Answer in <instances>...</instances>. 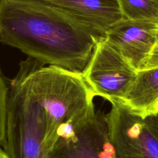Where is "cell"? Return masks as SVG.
<instances>
[{"mask_svg":"<svg viewBox=\"0 0 158 158\" xmlns=\"http://www.w3.org/2000/svg\"><path fill=\"white\" fill-rule=\"evenodd\" d=\"M2 146L10 158H54L59 130L93 106L81 72L29 57L10 81Z\"/></svg>","mask_w":158,"mask_h":158,"instance_id":"6da1fadb","label":"cell"},{"mask_svg":"<svg viewBox=\"0 0 158 158\" xmlns=\"http://www.w3.org/2000/svg\"><path fill=\"white\" fill-rule=\"evenodd\" d=\"M99 37L44 0H0V41L44 65L82 72Z\"/></svg>","mask_w":158,"mask_h":158,"instance_id":"7a4b0ae2","label":"cell"},{"mask_svg":"<svg viewBox=\"0 0 158 158\" xmlns=\"http://www.w3.org/2000/svg\"><path fill=\"white\" fill-rule=\"evenodd\" d=\"M105 115L118 158H158V114L142 117L118 101Z\"/></svg>","mask_w":158,"mask_h":158,"instance_id":"3957f363","label":"cell"},{"mask_svg":"<svg viewBox=\"0 0 158 158\" xmlns=\"http://www.w3.org/2000/svg\"><path fill=\"white\" fill-rule=\"evenodd\" d=\"M137 72L104 36H100L81 73L94 96H100L110 102L122 99Z\"/></svg>","mask_w":158,"mask_h":158,"instance_id":"277c9868","label":"cell"},{"mask_svg":"<svg viewBox=\"0 0 158 158\" xmlns=\"http://www.w3.org/2000/svg\"><path fill=\"white\" fill-rule=\"evenodd\" d=\"M54 158H118L110 141L105 120L88 118L74 131L60 136L54 149Z\"/></svg>","mask_w":158,"mask_h":158,"instance_id":"5b68a950","label":"cell"},{"mask_svg":"<svg viewBox=\"0 0 158 158\" xmlns=\"http://www.w3.org/2000/svg\"><path fill=\"white\" fill-rule=\"evenodd\" d=\"M157 31V22L123 19L110 27L104 37L138 71L153 48Z\"/></svg>","mask_w":158,"mask_h":158,"instance_id":"8992f818","label":"cell"},{"mask_svg":"<svg viewBox=\"0 0 158 158\" xmlns=\"http://www.w3.org/2000/svg\"><path fill=\"white\" fill-rule=\"evenodd\" d=\"M99 36L124 19L118 0H44Z\"/></svg>","mask_w":158,"mask_h":158,"instance_id":"52a82bcc","label":"cell"},{"mask_svg":"<svg viewBox=\"0 0 158 158\" xmlns=\"http://www.w3.org/2000/svg\"><path fill=\"white\" fill-rule=\"evenodd\" d=\"M133 113L144 118L158 114V67L138 70L122 100Z\"/></svg>","mask_w":158,"mask_h":158,"instance_id":"ba28073f","label":"cell"},{"mask_svg":"<svg viewBox=\"0 0 158 158\" xmlns=\"http://www.w3.org/2000/svg\"><path fill=\"white\" fill-rule=\"evenodd\" d=\"M124 19L158 22V0H118Z\"/></svg>","mask_w":158,"mask_h":158,"instance_id":"9c48e42d","label":"cell"},{"mask_svg":"<svg viewBox=\"0 0 158 158\" xmlns=\"http://www.w3.org/2000/svg\"><path fill=\"white\" fill-rule=\"evenodd\" d=\"M9 89L0 69V145H2L6 135Z\"/></svg>","mask_w":158,"mask_h":158,"instance_id":"30bf717a","label":"cell"},{"mask_svg":"<svg viewBox=\"0 0 158 158\" xmlns=\"http://www.w3.org/2000/svg\"><path fill=\"white\" fill-rule=\"evenodd\" d=\"M156 67H158V31L153 48L139 70H148Z\"/></svg>","mask_w":158,"mask_h":158,"instance_id":"8fae6325","label":"cell"},{"mask_svg":"<svg viewBox=\"0 0 158 158\" xmlns=\"http://www.w3.org/2000/svg\"><path fill=\"white\" fill-rule=\"evenodd\" d=\"M0 158H10L4 149L0 148Z\"/></svg>","mask_w":158,"mask_h":158,"instance_id":"7c38bea8","label":"cell"}]
</instances>
